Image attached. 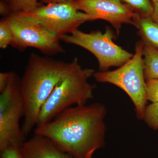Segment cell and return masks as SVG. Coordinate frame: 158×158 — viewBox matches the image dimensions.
Returning a JSON list of instances; mask_svg holds the SVG:
<instances>
[{"label": "cell", "mask_w": 158, "mask_h": 158, "mask_svg": "<svg viewBox=\"0 0 158 158\" xmlns=\"http://www.w3.org/2000/svg\"><path fill=\"white\" fill-rule=\"evenodd\" d=\"M2 20L13 33L14 41L11 45L19 50L34 48L48 56L65 52L60 37L39 22L31 12H12Z\"/></svg>", "instance_id": "5b68a950"}, {"label": "cell", "mask_w": 158, "mask_h": 158, "mask_svg": "<svg viewBox=\"0 0 158 158\" xmlns=\"http://www.w3.org/2000/svg\"><path fill=\"white\" fill-rule=\"evenodd\" d=\"M39 1L48 4V3L52 2H63L66 0H39Z\"/></svg>", "instance_id": "7402d4cb"}, {"label": "cell", "mask_w": 158, "mask_h": 158, "mask_svg": "<svg viewBox=\"0 0 158 158\" xmlns=\"http://www.w3.org/2000/svg\"><path fill=\"white\" fill-rule=\"evenodd\" d=\"M143 120L151 128L158 130V102L146 106Z\"/></svg>", "instance_id": "9a60e30c"}, {"label": "cell", "mask_w": 158, "mask_h": 158, "mask_svg": "<svg viewBox=\"0 0 158 158\" xmlns=\"http://www.w3.org/2000/svg\"><path fill=\"white\" fill-rule=\"evenodd\" d=\"M146 90L148 101L152 103L158 102V79L146 81Z\"/></svg>", "instance_id": "e0dca14e"}, {"label": "cell", "mask_w": 158, "mask_h": 158, "mask_svg": "<svg viewBox=\"0 0 158 158\" xmlns=\"http://www.w3.org/2000/svg\"><path fill=\"white\" fill-rule=\"evenodd\" d=\"M18 146H9L0 151L1 158H21L20 148Z\"/></svg>", "instance_id": "ac0fdd59"}, {"label": "cell", "mask_w": 158, "mask_h": 158, "mask_svg": "<svg viewBox=\"0 0 158 158\" xmlns=\"http://www.w3.org/2000/svg\"><path fill=\"white\" fill-rule=\"evenodd\" d=\"M38 1L39 0H10L9 4L11 12L18 11L31 12L40 6Z\"/></svg>", "instance_id": "5bb4252c"}, {"label": "cell", "mask_w": 158, "mask_h": 158, "mask_svg": "<svg viewBox=\"0 0 158 158\" xmlns=\"http://www.w3.org/2000/svg\"><path fill=\"white\" fill-rule=\"evenodd\" d=\"M10 0H1V1H4V2H7L9 3V1H10Z\"/></svg>", "instance_id": "cb8c5ba5"}, {"label": "cell", "mask_w": 158, "mask_h": 158, "mask_svg": "<svg viewBox=\"0 0 158 158\" xmlns=\"http://www.w3.org/2000/svg\"><path fill=\"white\" fill-rule=\"evenodd\" d=\"M31 13L60 39L76 30L83 23L90 21L89 15L79 11L72 0L40 5Z\"/></svg>", "instance_id": "ba28073f"}, {"label": "cell", "mask_w": 158, "mask_h": 158, "mask_svg": "<svg viewBox=\"0 0 158 158\" xmlns=\"http://www.w3.org/2000/svg\"><path fill=\"white\" fill-rule=\"evenodd\" d=\"M24 116L21 78L9 72L8 84L0 94V151L11 146L22 147L27 136L20 126Z\"/></svg>", "instance_id": "8992f818"}, {"label": "cell", "mask_w": 158, "mask_h": 158, "mask_svg": "<svg viewBox=\"0 0 158 158\" xmlns=\"http://www.w3.org/2000/svg\"><path fill=\"white\" fill-rule=\"evenodd\" d=\"M143 46L141 40L138 41L132 58L118 69L98 72L94 75L97 82L110 83L124 90L134 104L139 120L144 119L148 101L143 69Z\"/></svg>", "instance_id": "277c9868"}, {"label": "cell", "mask_w": 158, "mask_h": 158, "mask_svg": "<svg viewBox=\"0 0 158 158\" xmlns=\"http://www.w3.org/2000/svg\"><path fill=\"white\" fill-rule=\"evenodd\" d=\"M79 64L77 58L66 62L32 53L22 77L21 92L24 116L22 129L26 136L37 126L40 111L56 86Z\"/></svg>", "instance_id": "7a4b0ae2"}, {"label": "cell", "mask_w": 158, "mask_h": 158, "mask_svg": "<svg viewBox=\"0 0 158 158\" xmlns=\"http://www.w3.org/2000/svg\"><path fill=\"white\" fill-rule=\"evenodd\" d=\"M21 158H75L59 149L49 138L35 135L23 144Z\"/></svg>", "instance_id": "30bf717a"}, {"label": "cell", "mask_w": 158, "mask_h": 158, "mask_svg": "<svg viewBox=\"0 0 158 158\" xmlns=\"http://www.w3.org/2000/svg\"><path fill=\"white\" fill-rule=\"evenodd\" d=\"M14 41V36L11 29L1 19L0 21V48L6 49L11 45Z\"/></svg>", "instance_id": "2e32d148"}, {"label": "cell", "mask_w": 158, "mask_h": 158, "mask_svg": "<svg viewBox=\"0 0 158 158\" xmlns=\"http://www.w3.org/2000/svg\"><path fill=\"white\" fill-rule=\"evenodd\" d=\"M95 73L92 69L83 68L78 64L54 88L40 111L37 126L48 123L72 105L82 106L94 98V85L88 80Z\"/></svg>", "instance_id": "3957f363"}, {"label": "cell", "mask_w": 158, "mask_h": 158, "mask_svg": "<svg viewBox=\"0 0 158 158\" xmlns=\"http://www.w3.org/2000/svg\"><path fill=\"white\" fill-rule=\"evenodd\" d=\"M9 72L0 73V93L6 88L9 81Z\"/></svg>", "instance_id": "d6986e66"}, {"label": "cell", "mask_w": 158, "mask_h": 158, "mask_svg": "<svg viewBox=\"0 0 158 158\" xmlns=\"http://www.w3.org/2000/svg\"><path fill=\"white\" fill-rule=\"evenodd\" d=\"M11 13L9 3L4 1L0 2V14L2 16L6 17Z\"/></svg>", "instance_id": "ffe728a7"}, {"label": "cell", "mask_w": 158, "mask_h": 158, "mask_svg": "<svg viewBox=\"0 0 158 158\" xmlns=\"http://www.w3.org/2000/svg\"><path fill=\"white\" fill-rule=\"evenodd\" d=\"M106 106L100 102L69 107L51 121L36 127L44 136L75 158H92L105 144Z\"/></svg>", "instance_id": "6da1fadb"}, {"label": "cell", "mask_w": 158, "mask_h": 158, "mask_svg": "<svg viewBox=\"0 0 158 158\" xmlns=\"http://www.w3.org/2000/svg\"><path fill=\"white\" fill-rule=\"evenodd\" d=\"M153 4L158 3V0H152Z\"/></svg>", "instance_id": "603a6c76"}, {"label": "cell", "mask_w": 158, "mask_h": 158, "mask_svg": "<svg viewBox=\"0 0 158 158\" xmlns=\"http://www.w3.org/2000/svg\"><path fill=\"white\" fill-rule=\"evenodd\" d=\"M69 34L62 36L61 40L81 47L93 54L98 61L99 71L121 66L134 56L113 42L115 36L110 28L106 29L104 34L100 31L86 33L77 29Z\"/></svg>", "instance_id": "52a82bcc"}, {"label": "cell", "mask_w": 158, "mask_h": 158, "mask_svg": "<svg viewBox=\"0 0 158 158\" xmlns=\"http://www.w3.org/2000/svg\"><path fill=\"white\" fill-rule=\"evenodd\" d=\"M142 55L145 81L158 79V49L144 42Z\"/></svg>", "instance_id": "7c38bea8"}, {"label": "cell", "mask_w": 158, "mask_h": 158, "mask_svg": "<svg viewBox=\"0 0 158 158\" xmlns=\"http://www.w3.org/2000/svg\"><path fill=\"white\" fill-rule=\"evenodd\" d=\"M154 9L151 18L155 22L158 24V3L153 4Z\"/></svg>", "instance_id": "44dd1931"}, {"label": "cell", "mask_w": 158, "mask_h": 158, "mask_svg": "<svg viewBox=\"0 0 158 158\" xmlns=\"http://www.w3.org/2000/svg\"><path fill=\"white\" fill-rule=\"evenodd\" d=\"M134 25L143 42L158 49V24L151 17H141L135 21Z\"/></svg>", "instance_id": "8fae6325"}, {"label": "cell", "mask_w": 158, "mask_h": 158, "mask_svg": "<svg viewBox=\"0 0 158 158\" xmlns=\"http://www.w3.org/2000/svg\"><path fill=\"white\" fill-rule=\"evenodd\" d=\"M77 9L90 16V21L103 19L110 23L118 35L123 24L134 25L140 15L119 0H72Z\"/></svg>", "instance_id": "9c48e42d"}, {"label": "cell", "mask_w": 158, "mask_h": 158, "mask_svg": "<svg viewBox=\"0 0 158 158\" xmlns=\"http://www.w3.org/2000/svg\"><path fill=\"white\" fill-rule=\"evenodd\" d=\"M127 3L141 17H151L154 7L150 0H119Z\"/></svg>", "instance_id": "4fadbf2b"}]
</instances>
